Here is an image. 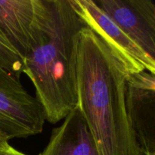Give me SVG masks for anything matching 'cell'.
Masks as SVG:
<instances>
[{
  "label": "cell",
  "mask_w": 155,
  "mask_h": 155,
  "mask_svg": "<svg viewBox=\"0 0 155 155\" xmlns=\"http://www.w3.org/2000/svg\"><path fill=\"white\" fill-rule=\"evenodd\" d=\"M71 1L85 25L108 45L127 74L148 71L155 74V60L135 43L95 1Z\"/></svg>",
  "instance_id": "3"
},
{
  "label": "cell",
  "mask_w": 155,
  "mask_h": 155,
  "mask_svg": "<svg viewBox=\"0 0 155 155\" xmlns=\"http://www.w3.org/2000/svg\"><path fill=\"white\" fill-rule=\"evenodd\" d=\"M41 0H0V31L24 58L30 49Z\"/></svg>",
  "instance_id": "6"
},
{
  "label": "cell",
  "mask_w": 155,
  "mask_h": 155,
  "mask_svg": "<svg viewBox=\"0 0 155 155\" xmlns=\"http://www.w3.org/2000/svg\"><path fill=\"white\" fill-rule=\"evenodd\" d=\"M38 155H98L86 120L77 107L53 129L48 143Z\"/></svg>",
  "instance_id": "7"
},
{
  "label": "cell",
  "mask_w": 155,
  "mask_h": 155,
  "mask_svg": "<svg viewBox=\"0 0 155 155\" xmlns=\"http://www.w3.org/2000/svg\"><path fill=\"white\" fill-rule=\"evenodd\" d=\"M120 28L155 60V5L151 0L95 2Z\"/></svg>",
  "instance_id": "5"
},
{
  "label": "cell",
  "mask_w": 155,
  "mask_h": 155,
  "mask_svg": "<svg viewBox=\"0 0 155 155\" xmlns=\"http://www.w3.org/2000/svg\"><path fill=\"white\" fill-rule=\"evenodd\" d=\"M0 155H27L11 146L8 142L0 145Z\"/></svg>",
  "instance_id": "9"
},
{
  "label": "cell",
  "mask_w": 155,
  "mask_h": 155,
  "mask_svg": "<svg viewBox=\"0 0 155 155\" xmlns=\"http://www.w3.org/2000/svg\"><path fill=\"white\" fill-rule=\"evenodd\" d=\"M0 68L20 80L24 68V59L0 31Z\"/></svg>",
  "instance_id": "8"
},
{
  "label": "cell",
  "mask_w": 155,
  "mask_h": 155,
  "mask_svg": "<svg viewBox=\"0 0 155 155\" xmlns=\"http://www.w3.org/2000/svg\"><path fill=\"white\" fill-rule=\"evenodd\" d=\"M2 143H5V142H3V141L1 139H0V145H1V144H2Z\"/></svg>",
  "instance_id": "10"
},
{
  "label": "cell",
  "mask_w": 155,
  "mask_h": 155,
  "mask_svg": "<svg viewBox=\"0 0 155 155\" xmlns=\"http://www.w3.org/2000/svg\"><path fill=\"white\" fill-rule=\"evenodd\" d=\"M85 26L71 0H41L23 73L34 86L50 124L77 107V44Z\"/></svg>",
  "instance_id": "2"
},
{
  "label": "cell",
  "mask_w": 155,
  "mask_h": 155,
  "mask_svg": "<svg viewBox=\"0 0 155 155\" xmlns=\"http://www.w3.org/2000/svg\"><path fill=\"white\" fill-rule=\"evenodd\" d=\"M126 101L141 155H155V77L142 71L127 74Z\"/></svg>",
  "instance_id": "4"
},
{
  "label": "cell",
  "mask_w": 155,
  "mask_h": 155,
  "mask_svg": "<svg viewBox=\"0 0 155 155\" xmlns=\"http://www.w3.org/2000/svg\"><path fill=\"white\" fill-rule=\"evenodd\" d=\"M127 74L104 40L83 27L77 44V107L98 155H141L127 113Z\"/></svg>",
  "instance_id": "1"
}]
</instances>
